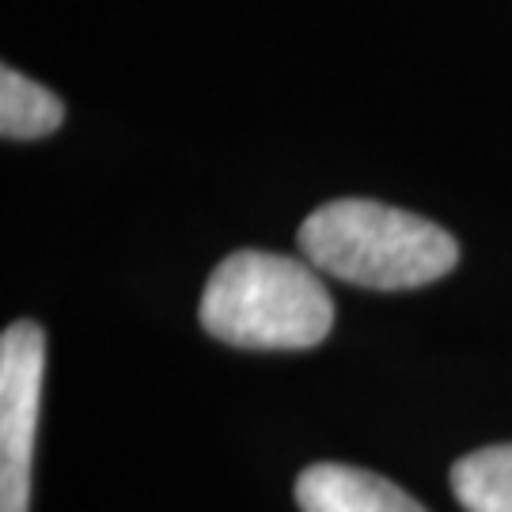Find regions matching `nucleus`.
<instances>
[{
  "label": "nucleus",
  "mask_w": 512,
  "mask_h": 512,
  "mask_svg": "<svg viewBox=\"0 0 512 512\" xmlns=\"http://www.w3.org/2000/svg\"><path fill=\"white\" fill-rule=\"evenodd\" d=\"M300 512H425L395 482L346 467V463H315L296 478Z\"/></svg>",
  "instance_id": "obj_4"
},
{
  "label": "nucleus",
  "mask_w": 512,
  "mask_h": 512,
  "mask_svg": "<svg viewBox=\"0 0 512 512\" xmlns=\"http://www.w3.org/2000/svg\"><path fill=\"white\" fill-rule=\"evenodd\" d=\"M300 251L315 270L380 293L429 285L459 262L440 224L368 198L319 205L300 224Z\"/></svg>",
  "instance_id": "obj_1"
},
{
  "label": "nucleus",
  "mask_w": 512,
  "mask_h": 512,
  "mask_svg": "<svg viewBox=\"0 0 512 512\" xmlns=\"http://www.w3.org/2000/svg\"><path fill=\"white\" fill-rule=\"evenodd\" d=\"M334 304L311 266L270 251H236L209 274L202 327L239 349H311L330 334Z\"/></svg>",
  "instance_id": "obj_2"
},
{
  "label": "nucleus",
  "mask_w": 512,
  "mask_h": 512,
  "mask_svg": "<svg viewBox=\"0 0 512 512\" xmlns=\"http://www.w3.org/2000/svg\"><path fill=\"white\" fill-rule=\"evenodd\" d=\"M452 494L467 512H512V444H494L452 467Z\"/></svg>",
  "instance_id": "obj_6"
},
{
  "label": "nucleus",
  "mask_w": 512,
  "mask_h": 512,
  "mask_svg": "<svg viewBox=\"0 0 512 512\" xmlns=\"http://www.w3.org/2000/svg\"><path fill=\"white\" fill-rule=\"evenodd\" d=\"M42 376L46 334L31 319H19L0 334V512L31 509Z\"/></svg>",
  "instance_id": "obj_3"
},
{
  "label": "nucleus",
  "mask_w": 512,
  "mask_h": 512,
  "mask_svg": "<svg viewBox=\"0 0 512 512\" xmlns=\"http://www.w3.org/2000/svg\"><path fill=\"white\" fill-rule=\"evenodd\" d=\"M61 122H65V107L50 88L27 80L12 65L0 69V133L8 141L50 137Z\"/></svg>",
  "instance_id": "obj_5"
}]
</instances>
